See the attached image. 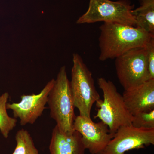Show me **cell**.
<instances>
[{"mask_svg":"<svg viewBox=\"0 0 154 154\" xmlns=\"http://www.w3.org/2000/svg\"><path fill=\"white\" fill-rule=\"evenodd\" d=\"M99 60L114 59L128 51L144 47L154 36L142 28L116 23H104L100 28Z\"/></svg>","mask_w":154,"mask_h":154,"instance_id":"1","label":"cell"},{"mask_svg":"<svg viewBox=\"0 0 154 154\" xmlns=\"http://www.w3.org/2000/svg\"><path fill=\"white\" fill-rule=\"evenodd\" d=\"M48 105L51 117L63 132L74 131L73 125L75 118V106L72 96L70 81L65 66L61 67L48 98Z\"/></svg>","mask_w":154,"mask_h":154,"instance_id":"2","label":"cell"},{"mask_svg":"<svg viewBox=\"0 0 154 154\" xmlns=\"http://www.w3.org/2000/svg\"><path fill=\"white\" fill-rule=\"evenodd\" d=\"M98 84L103 92V100L99 99L96 102L97 112L94 118L101 119L113 134L120 127L131 125L133 116L113 82L101 77L98 78Z\"/></svg>","mask_w":154,"mask_h":154,"instance_id":"3","label":"cell"},{"mask_svg":"<svg viewBox=\"0 0 154 154\" xmlns=\"http://www.w3.org/2000/svg\"><path fill=\"white\" fill-rule=\"evenodd\" d=\"M73 66L70 86L74 105L79 115L91 118L92 107L100 99L91 72L78 53L73 54Z\"/></svg>","mask_w":154,"mask_h":154,"instance_id":"4","label":"cell"},{"mask_svg":"<svg viewBox=\"0 0 154 154\" xmlns=\"http://www.w3.org/2000/svg\"><path fill=\"white\" fill-rule=\"evenodd\" d=\"M134 6L127 0H90L88 11L77 20V24L103 22L137 27L131 14Z\"/></svg>","mask_w":154,"mask_h":154,"instance_id":"5","label":"cell"},{"mask_svg":"<svg viewBox=\"0 0 154 154\" xmlns=\"http://www.w3.org/2000/svg\"><path fill=\"white\" fill-rule=\"evenodd\" d=\"M118 79L124 91L131 90L152 80L148 69L145 48H137L115 59Z\"/></svg>","mask_w":154,"mask_h":154,"instance_id":"6","label":"cell"},{"mask_svg":"<svg viewBox=\"0 0 154 154\" xmlns=\"http://www.w3.org/2000/svg\"><path fill=\"white\" fill-rule=\"evenodd\" d=\"M154 144V129L139 128L132 125L120 127L101 154H124Z\"/></svg>","mask_w":154,"mask_h":154,"instance_id":"7","label":"cell"},{"mask_svg":"<svg viewBox=\"0 0 154 154\" xmlns=\"http://www.w3.org/2000/svg\"><path fill=\"white\" fill-rule=\"evenodd\" d=\"M73 129L79 133L85 148L91 154H101L114 134L102 122H95L91 118L76 116Z\"/></svg>","mask_w":154,"mask_h":154,"instance_id":"8","label":"cell"},{"mask_svg":"<svg viewBox=\"0 0 154 154\" xmlns=\"http://www.w3.org/2000/svg\"><path fill=\"white\" fill-rule=\"evenodd\" d=\"M54 82L55 79H51L38 94L23 95L20 102L8 103L7 109L13 111L14 118L19 119L21 125L33 124L41 116Z\"/></svg>","mask_w":154,"mask_h":154,"instance_id":"9","label":"cell"},{"mask_svg":"<svg viewBox=\"0 0 154 154\" xmlns=\"http://www.w3.org/2000/svg\"><path fill=\"white\" fill-rule=\"evenodd\" d=\"M122 96L127 109L132 116L154 110V79L124 91Z\"/></svg>","mask_w":154,"mask_h":154,"instance_id":"10","label":"cell"},{"mask_svg":"<svg viewBox=\"0 0 154 154\" xmlns=\"http://www.w3.org/2000/svg\"><path fill=\"white\" fill-rule=\"evenodd\" d=\"M85 150L79 133L74 130L66 133L55 125L50 143L51 154H85Z\"/></svg>","mask_w":154,"mask_h":154,"instance_id":"11","label":"cell"},{"mask_svg":"<svg viewBox=\"0 0 154 154\" xmlns=\"http://www.w3.org/2000/svg\"><path fill=\"white\" fill-rule=\"evenodd\" d=\"M139 1L140 6L131 11L137 27L154 36V0Z\"/></svg>","mask_w":154,"mask_h":154,"instance_id":"12","label":"cell"},{"mask_svg":"<svg viewBox=\"0 0 154 154\" xmlns=\"http://www.w3.org/2000/svg\"><path fill=\"white\" fill-rule=\"evenodd\" d=\"M9 94L5 92L0 95V132L5 138H8L9 134L17 126V119L11 117L7 112V104Z\"/></svg>","mask_w":154,"mask_h":154,"instance_id":"13","label":"cell"},{"mask_svg":"<svg viewBox=\"0 0 154 154\" xmlns=\"http://www.w3.org/2000/svg\"><path fill=\"white\" fill-rule=\"evenodd\" d=\"M17 146L12 154H39L33 138L27 130L22 128L16 133Z\"/></svg>","mask_w":154,"mask_h":154,"instance_id":"14","label":"cell"},{"mask_svg":"<svg viewBox=\"0 0 154 154\" xmlns=\"http://www.w3.org/2000/svg\"><path fill=\"white\" fill-rule=\"evenodd\" d=\"M131 125L137 128L154 129V110L133 115Z\"/></svg>","mask_w":154,"mask_h":154,"instance_id":"15","label":"cell"},{"mask_svg":"<svg viewBox=\"0 0 154 154\" xmlns=\"http://www.w3.org/2000/svg\"><path fill=\"white\" fill-rule=\"evenodd\" d=\"M148 69L151 79H154V37L145 47Z\"/></svg>","mask_w":154,"mask_h":154,"instance_id":"16","label":"cell"}]
</instances>
